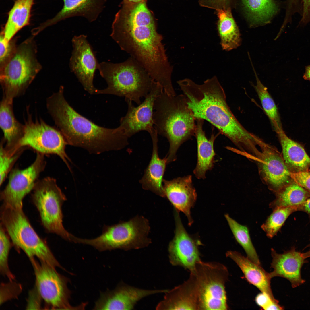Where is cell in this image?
Returning a JSON list of instances; mask_svg holds the SVG:
<instances>
[{
    "label": "cell",
    "mask_w": 310,
    "mask_h": 310,
    "mask_svg": "<svg viewBox=\"0 0 310 310\" xmlns=\"http://www.w3.org/2000/svg\"><path fill=\"white\" fill-rule=\"evenodd\" d=\"M188 107L195 119L206 120L216 127L241 150L254 143L255 135L246 130L234 115L224 91L216 76L198 84L186 78L177 82Z\"/></svg>",
    "instance_id": "obj_2"
},
{
    "label": "cell",
    "mask_w": 310,
    "mask_h": 310,
    "mask_svg": "<svg viewBox=\"0 0 310 310\" xmlns=\"http://www.w3.org/2000/svg\"><path fill=\"white\" fill-rule=\"evenodd\" d=\"M27 308L28 309L32 308H40V298H41L36 287L35 289L30 292Z\"/></svg>",
    "instance_id": "obj_40"
},
{
    "label": "cell",
    "mask_w": 310,
    "mask_h": 310,
    "mask_svg": "<svg viewBox=\"0 0 310 310\" xmlns=\"http://www.w3.org/2000/svg\"><path fill=\"white\" fill-rule=\"evenodd\" d=\"M303 77L304 80L310 81V65L305 66V72Z\"/></svg>",
    "instance_id": "obj_44"
},
{
    "label": "cell",
    "mask_w": 310,
    "mask_h": 310,
    "mask_svg": "<svg viewBox=\"0 0 310 310\" xmlns=\"http://www.w3.org/2000/svg\"><path fill=\"white\" fill-rule=\"evenodd\" d=\"M0 224V272L1 274L7 277L10 281L15 278L10 270L8 264V258L11 243L9 237Z\"/></svg>",
    "instance_id": "obj_35"
},
{
    "label": "cell",
    "mask_w": 310,
    "mask_h": 310,
    "mask_svg": "<svg viewBox=\"0 0 310 310\" xmlns=\"http://www.w3.org/2000/svg\"><path fill=\"white\" fill-rule=\"evenodd\" d=\"M34 0H16L9 12L3 30L4 37L9 41L22 28L29 24L31 11Z\"/></svg>",
    "instance_id": "obj_29"
},
{
    "label": "cell",
    "mask_w": 310,
    "mask_h": 310,
    "mask_svg": "<svg viewBox=\"0 0 310 310\" xmlns=\"http://www.w3.org/2000/svg\"><path fill=\"white\" fill-rule=\"evenodd\" d=\"M187 280L170 290H167L158 309L198 310V292L195 276L190 272Z\"/></svg>",
    "instance_id": "obj_21"
},
{
    "label": "cell",
    "mask_w": 310,
    "mask_h": 310,
    "mask_svg": "<svg viewBox=\"0 0 310 310\" xmlns=\"http://www.w3.org/2000/svg\"><path fill=\"white\" fill-rule=\"evenodd\" d=\"M226 255L239 266L249 283L261 292L266 294L273 300L278 301L274 298L271 290L270 281L272 278L270 273L266 271L261 265L254 263L237 251H228Z\"/></svg>",
    "instance_id": "obj_25"
},
{
    "label": "cell",
    "mask_w": 310,
    "mask_h": 310,
    "mask_svg": "<svg viewBox=\"0 0 310 310\" xmlns=\"http://www.w3.org/2000/svg\"><path fill=\"white\" fill-rule=\"evenodd\" d=\"M273 210L261 226L267 236L270 239L277 234L289 215L298 210V207H278Z\"/></svg>",
    "instance_id": "obj_34"
},
{
    "label": "cell",
    "mask_w": 310,
    "mask_h": 310,
    "mask_svg": "<svg viewBox=\"0 0 310 310\" xmlns=\"http://www.w3.org/2000/svg\"><path fill=\"white\" fill-rule=\"evenodd\" d=\"M44 155L37 152L36 159L29 166L23 169L11 170L8 183L0 193L3 204L16 208H22L24 197L33 190L40 175L44 170L46 161Z\"/></svg>",
    "instance_id": "obj_13"
},
{
    "label": "cell",
    "mask_w": 310,
    "mask_h": 310,
    "mask_svg": "<svg viewBox=\"0 0 310 310\" xmlns=\"http://www.w3.org/2000/svg\"><path fill=\"white\" fill-rule=\"evenodd\" d=\"M0 214L1 224L16 249L22 250L29 259L36 257L55 268H62L45 241L32 226L22 208H15L3 204Z\"/></svg>",
    "instance_id": "obj_6"
},
{
    "label": "cell",
    "mask_w": 310,
    "mask_h": 310,
    "mask_svg": "<svg viewBox=\"0 0 310 310\" xmlns=\"http://www.w3.org/2000/svg\"><path fill=\"white\" fill-rule=\"evenodd\" d=\"M37 51L33 38H28L17 46L13 56L0 69L3 97L13 100L25 93L42 68Z\"/></svg>",
    "instance_id": "obj_7"
},
{
    "label": "cell",
    "mask_w": 310,
    "mask_h": 310,
    "mask_svg": "<svg viewBox=\"0 0 310 310\" xmlns=\"http://www.w3.org/2000/svg\"><path fill=\"white\" fill-rule=\"evenodd\" d=\"M152 142V151L150 162L139 181L143 189L165 197L163 187L164 175L168 164L166 156L160 158L158 152V134L156 129L150 134Z\"/></svg>",
    "instance_id": "obj_22"
},
{
    "label": "cell",
    "mask_w": 310,
    "mask_h": 310,
    "mask_svg": "<svg viewBox=\"0 0 310 310\" xmlns=\"http://www.w3.org/2000/svg\"><path fill=\"white\" fill-rule=\"evenodd\" d=\"M36 278L35 287L42 299L53 309H75L69 301L71 292L68 288L69 279L58 273L55 268L34 258L30 259Z\"/></svg>",
    "instance_id": "obj_12"
},
{
    "label": "cell",
    "mask_w": 310,
    "mask_h": 310,
    "mask_svg": "<svg viewBox=\"0 0 310 310\" xmlns=\"http://www.w3.org/2000/svg\"><path fill=\"white\" fill-rule=\"evenodd\" d=\"M64 88L46 100V106L57 128L67 144L99 154L124 148L129 138L118 127L108 128L97 125L77 112L64 96Z\"/></svg>",
    "instance_id": "obj_3"
},
{
    "label": "cell",
    "mask_w": 310,
    "mask_h": 310,
    "mask_svg": "<svg viewBox=\"0 0 310 310\" xmlns=\"http://www.w3.org/2000/svg\"><path fill=\"white\" fill-rule=\"evenodd\" d=\"M191 272L197 286L198 310L227 309L225 284L228 272L226 267L218 262L201 260Z\"/></svg>",
    "instance_id": "obj_10"
},
{
    "label": "cell",
    "mask_w": 310,
    "mask_h": 310,
    "mask_svg": "<svg viewBox=\"0 0 310 310\" xmlns=\"http://www.w3.org/2000/svg\"><path fill=\"white\" fill-rule=\"evenodd\" d=\"M3 138L0 143V185L1 186L7 175L11 170L15 162L20 156L24 148L18 150L14 153L9 152L4 147Z\"/></svg>",
    "instance_id": "obj_36"
},
{
    "label": "cell",
    "mask_w": 310,
    "mask_h": 310,
    "mask_svg": "<svg viewBox=\"0 0 310 310\" xmlns=\"http://www.w3.org/2000/svg\"><path fill=\"white\" fill-rule=\"evenodd\" d=\"M218 20L217 28L222 49L229 51L235 49L241 44V34L233 18L231 9L216 11Z\"/></svg>",
    "instance_id": "obj_28"
},
{
    "label": "cell",
    "mask_w": 310,
    "mask_h": 310,
    "mask_svg": "<svg viewBox=\"0 0 310 310\" xmlns=\"http://www.w3.org/2000/svg\"><path fill=\"white\" fill-rule=\"evenodd\" d=\"M128 1L134 2H139L143 1H146V0H126Z\"/></svg>",
    "instance_id": "obj_45"
},
{
    "label": "cell",
    "mask_w": 310,
    "mask_h": 310,
    "mask_svg": "<svg viewBox=\"0 0 310 310\" xmlns=\"http://www.w3.org/2000/svg\"><path fill=\"white\" fill-rule=\"evenodd\" d=\"M163 187L166 197L177 211L183 213L188 219V224L193 221L191 210L196 201L197 194L192 183L191 175L178 177L168 180L164 179Z\"/></svg>",
    "instance_id": "obj_18"
},
{
    "label": "cell",
    "mask_w": 310,
    "mask_h": 310,
    "mask_svg": "<svg viewBox=\"0 0 310 310\" xmlns=\"http://www.w3.org/2000/svg\"><path fill=\"white\" fill-rule=\"evenodd\" d=\"M101 76L107 87L98 89L97 94H109L125 97L138 105L141 99L151 90L154 80L135 59L130 57L119 63L103 62L99 63Z\"/></svg>",
    "instance_id": "obj_5"
},
{
    "label": "cell",
    "mask_w": 310,
    "mask_h": 310,
    "mask_svg": "<svg viewBox=\"0 0 310 310\" xmlns=\"http://www.w3.org/2000/svg\"><path fill=\"white\" fill-rule=\"evenodd\" d=\"M275 132L281 146L283 159L291 172L308 170L310 167V158L303 147L289 138L283 128Z\"/></svg>",
    "instance_id": "obj_27"
},
{
    "label": "cell",
    "mask_w": 310,
    "mask_h": 310,
    "mask_svg": "<svg viewBox=\"0 0 310 310\" xmlns=\"http://www.w3.org/2000/svg\"><path fill=\"white\" fill-rule=\"evenodd\" d=\"M166 290H149L131 287L119 286L112 291L101 294L94 309L130 310L143 297L154 293L165 292Z\"/></svg>",
    "instance_id": "obj_20"
},
{
    "label": "cell",
    "mask_w": 310,
    "mask_h": 310,
    "mask_svg": "<svg viewBox=\"0 0 310 310\" xmlns=\"http://www.w3.org/2000/svg\"><path fill=\"white\" fill-rule=\"evenodd\" d=\"M153 120L158 134L166 137L169 142L166 156L168 164L176 160L181 145L194 136L196 119L183 94L172 96L163 91L155 100Z\"/></svg>",
    "instance_id": "obj_4"
},
{
    "label": "cell",
    "mask_w": 310,
    "mask_h": 310,
    "mask_svg": "<svg viewBox=\"0 0 310 310\" xmlns=\"http://www.w3.org/2000/svg\"><path fill=\"white\" fill-rule=\"evenodd\" d=\"M204 120L196 119V125L194 136L197 145V160L196 166L193 171L195 177L198 179H204L206 172L212 170L214 163L216 155L214 149V143L220 133L215 135L212 133L210 138L206 137L203 129Z\"/></svg>",
    "instance_id": "obj_24"
},
{
    "label": "cell",
    "mask_w": 310,
    "mask_h": 310,
    "mask_svg": "<svg viewBox=\"0 0 310 310\" xmlns=\"http://www.w3.org/2000/svg\"><path fill=\"white\" fill-rule=\"evenodd\" d=\"M13 101L3 97L0 104V126L4 134L5 148L12 151L22 137L25 126L15 116Z\"/></svg>",
    "instance_id": "obj_26"
},
{
    "label": "cell",
    "mask_w": 310,
    "mask_h": 310,
    "mask_svg": "<svg viewBox=\"0 0 310 310\" xmlns=\"http://www.w3.org/2000/svg\"><path fill=\"white\" fill-rule=\"evenodd\" d=\"M112 25L110 36L121 50L144 68L155 81L163 83L171 77L169 61L153 17L146 1L123 0Z\"/></svg>",
    "instance_id": "obj_1"
},
{
    "label": "cell",
    "mask_w": 310,
    "mask_h": 310,
    "mask_svg": "<svg viewBox=\"0 0 310 310\" xmlns=\"http://www.w3.org/2000/svg\"><path fill=\"white\" fill-rule=\"evenodd\" d=\"M163 91L162 86L154 81L151 90L137 106H135L132 101L125 99L127 111L125 115L120 119L118 127L128 138L140 131H145L150 133L154 129V102L157 96Z\"/></svg>",
    "instance_id": "obj_14"
},
{
    "label": "cell",
    "mask_w": 310,
    "mask_h": 310,
    "mask_svg": "<svg viewBox=\"0 0 310 310\" xmlns=\"http://www.w3.org/2000/svg\"><path fill=\"white\" fill-rule=\"evenodd\" d=\"M303 9L301 23L305 24L310 20V0H303Z\"/></svg>",
    "instance_id": "obj_42"
},
{
    "label": "cell",
    "mask_w": 310,
    "mask_h": 310,
    "mask_svg": "<svg viewBox=\"0 0 310 310\" xmlns=\"http://www.w3.org/2000/svg\"><path fill=\"white\" fill-rule=\"evenodd\" d=\"M62 9L53 18L40 25L42 29L69 18L82 16L90 22L95 20L103 10L106 0H62Z\"/></svg>",
    "instance_id": "obj_23"
},
{
    "label": "cell",
    "mask_w": 310,
    "mask_h": 310,
    "mask_svg": "<svg viewBox=\"0 0 310 310\" xmlns=\"http://www.w3.org/2000/svg\"><path fill=\"white\" fill-rule=\"evenodd\" d=\"M290 176L294 181L310 191V172H291Z\"/></svg>",
    "instance_id": "obj_39"
},
{
    "label": "cell",
    "mask_w": 310,
    "mask_h": 310,
    "mask_svg": "<svg viewBox=\"0 0 310 310\" xmlns=\"http://www.w3.org/2000/svg\"><path fill=\"white\" fill-rule=\"evenodd\" d=\"M0 69H2L13 56L16 50V38L9 41L4 38L3 30L0 33Z\"/></svg>",
    "instance_id": "obj_37"
},
{
    "label": "cell",
    "mask_w": 310,
    "mask_h": 310,
    "mask_svg": "<svg viewBox=\"0 0 310 310\" xmlns=\"http://www.w3.org/2000/svg\"><path fill=\"white\" fill-rule=\"evenodd\" d=\"M73 50L69 60L71 71L75 75L84 89L91 94L98 90L93 84L95 72L99 63L86 35L75 36L72 40Z\"/></svg>",
    "instance_id": "obj_15"
},
{
    "label": "cell",
    "mask_w": 310,
    "mask_h": 310,
    "mask_svg": "<svg viewBox=\"0 0 310 310\" xmlns=\"http://www.w3.org/2000/svg\"><path fill=\"white\" fill-rule=\"evenodd\" d=\"M298 210L305 211L310 216V197L298 207Z\"/></svg>",
    "instance_id": "obj_43"
},
{
    "label": "cell",
    "mask_w": 310,
    "mask_h": 310,
    "mask_svg": "<svg viewBox=\"0 0 310 310\" xmlns=\"http://www.w3.org/2000/svg\"><path fill=\"white\" fill-rule=\"evenodd\" d=\"M233 0H199L200 5L216 11L221 9L231 8Z\"/></svg>",
    "instance_id": "obj_38"
},
{
    "label": "cell",
    "mask_w": 310,
    "mask_h": 310,
    "mask_svg": "<svg viewBox=\"0 0 310 310\" xmlns=\"http://www.w3.org/2000/svg\"><path fill=\"white\" fill-rule=\"evenodd\" d=\"M260 149V156L256 163L262 181L275 194L290 182L291 171L282 154L276 148L266 143Z\"/></svg>",
    "instance_id": "obj_16"
},
{
    "label": "cell",
    "mask_w": 310,
    "mask_h": 310,
    "mask_svg": "<svg viewBox=\"0 0 310 310\" xmlns=\"http://www.w3.org/2000/svg\"><path fill=\"white\" fill-rule=\"evenodd\" d=\"M32 191V200L45 229L71 241L72 234L66 230L63 224L62 207L67 199L56 179L47 177L38 180Z\"/></svg>",
    "instance_id": "obj_9"
},
{
    "label": "cell",
    "mask_w": 310,
    "mask_h": 310,
    "mask_svg": "<svg viewBox=\"0 0 310 310\" xmlns=\"http://www.w3.org/2000/svg\"><path fill=\"white\" fill-rule=\"evenodd\" d=\"M272 261L271 268L273 271L270 273L271 278L282 277L288 280L293 288L303 284L305 280L302 278L301 271L306 258L304 253L296 251L294 248L282 254L277 253L271 249Z\"/></svg>",
    "instance_id": "obj_19"
},
{
    "label": "cell",
    "mask_w": 310,
    "mask_h": 310,
    "mask_svg": "<svg viewBox=\"0 0 310 310\" xmlns=\"http://www.w3.org/2000/svg\"><path fill=\"white\" fill-rule=\"evenodd\" d=\"M253 68L256 77V83L254 86L262 106L268 117L274 131L282 128L277 107L267 88L261 83L255 71Z\"/></svg>",
    "instance_id": "obj_33"
},
{
    "label": "cell",
    "mask_w": 310,
    "mask_h": 310,
    "mask_svg": "<svg viewBox=\"0 0 310 310\" xmlns=\"http://www.w3.org/2000/svg\"><path fill=\"white\" fill-rule=\"evenodd\" d=\"M225 217L235 239L244 249L247 257L254 263L261 265L260 262L252 242L247 227L239 223L228 214H225Z\"/></svg>",
    "instance_id": "obj_32"
},
{
    "label": "cell",
    "mask_w": 310,
    "mask_h": 310,
    "mask_svg": "<svg viewBox=\"0 0 310 310\" xmlns=\"http://www.w3.org/2000/svg\"><path fill=\"white\" fill-rule=\"evenodd\" d=\"M255 301L257 304L263 309L265 310L266 308L272 301V299L266 294L261 292L258 294L255 298Z\"/></svg>",
    "instance_id": "obj_41"
},
{
    "label": "cell",
    "mask_w": 310,
    "mask_h": 310,
    "mask_svg": "<svg viewBox=\"0 0 310 310\" xmlns=\"http://www.w3.org/2000/svg\"><path fill=\"white\" fill-rule=\"evenodd\" d=\"M27 113L23 135L13 151L29 147L44 155L56 154L71 171L68 162H71V160L65 151L67 144L60 131L46 124L41 118L39 120L36 119L34 121L28 111Z\"/></svg>",
    "instance_id": "obj_11"
},
{
    "label": "cell",
    "mask_w": 310,
    "mask_h": 310,
    "mask_svg": "<svg viewBox=\"0 0 310 310\" xmlns=\"http://www.w3.org/2000/svg\"><path fill=\"white\" fill-rule=\"evenodd\" d=\"M150 228L146 218L137 216L127 222L105 226L102 234L96 238L87 239L77 237L75 242L92 246L101 251L140 248L150 243Z\"/></svg>",
    "instance_id": "obj_8"
},
{
    "label": "cell",
    "mask_w": 310,
    "mask_h": 310,
    "mask_svg": "<svg viewBox=\"0 0 310 310\" xmlns=\"http://www.w3.org/2000/svg\"><path fill=\"white\" fill-rule=\"evenodd\" d=\"M242 3L248 19L253 25L268 22L278 10L274 0H242Z\"/></svg>",
    "instance_id": "obj_31"
},
{
    "label": "cell",
    "mask_w": 310,
    "mask_h": 310,
    "mask_svg": "<svg viewBox=\"0 0 310 310\" xmlns=\"http://www.w3.org/2000/svg\"><path fill=\"white\" fill-rule=\"evenodd\" d=\"M175 214V235L168 248L170 261L172 265L181 266L191 272L201 260L199 250L201 243L187 232L178 212Z\"/></svg>",
    "instance_id": "obj_17"
},
{
    "label": "cell",
    "mask_w": 310,
    "mask_h": 310,
    "mask_svg": "<svg viewBox=\"0 0 310 310\" xmlns=\"http://www.w3.org/2000/svg\"><path fill=\"white\" fill-rule=\"evenodd\" d=\"M269 204L272 210L278 207H298L310 197V191L294 181L289 182L275 194Z\"/></svg>",
    "instance_id": "obj_30"
}]
</instances>
